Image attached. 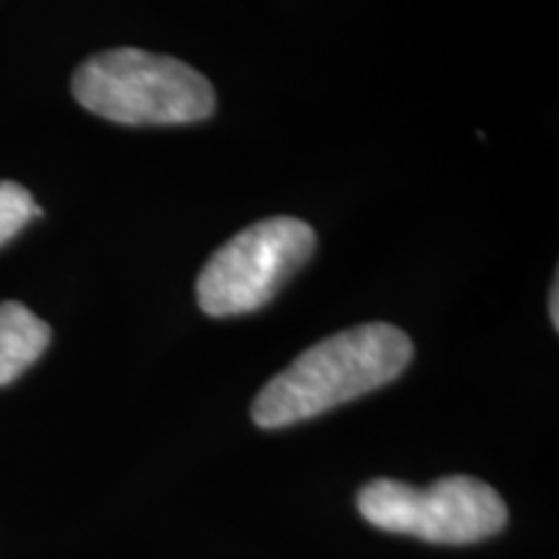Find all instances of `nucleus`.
<instances>
[{
	"label": "nucleus",
	"mask_w": 559,
	"mask_h": 559,
	"mask_svg": "<svg viewBox=\"0 0 559 559\" xmlns=\"http://www.w3.org/2000/svg\"><path fill=\"white\" fill-rule=\"evenodd\" d=\"M412 340L394 324H360L300 353L251 404V419L275 430L304 423L386 386L409 366Z\"/></svg>",
	"instance_id": "obj_1"
},
{
	"label": "nucleus",
	"mask_w": 559,
	"mask_h": 559,
	"mask_svg": "<svg viewBox=\"0 0 559 559\" xmlns=\"http://www.w3.org/2000/svg\"><path fill=\"white\" fill-rule=\"evenodd\" d=\"M83 109L120 124H190L213 115L215 91L205 75L169 55L107 50L73 75Z\"/></svg>",
	"instance_id": "obj_2"
},
{
	"label": "nucleus",
	"mask_w": 559,
	"mask_h": 559,
	"mask_svg": "<svg viewBox=\"0 0 559 559\" xmlns=\"http://www.w3.org/2000/svg\"><path fill=\"white\" fill-rule=\"evenodd\" d=\"M358 510L376 528L432 544H474L506 526L508 508L485 481L445 477L430 487L376 479L360 489Z\"/></svg>",
	"instance_id": "obj_3"
},
{
	"label": "nucleus",
	"mask_w": 559,
	"mask_h": 559,
	"mask_svg": "<svg viewBox=\"0 0 559 559\" xmlns=\"http://www.w3.org/2000/svg\"><path fill=\"white\" fill-rule=\"evenodd\" d=\"M317 249V234L298 218L251 223L223 243L202 267L198 304L207 317H239L262 309L285 280L304 267Z\"/></svg>",
	"instance_id": "obj_4"
},
{
	"label": "nucleus",
	"mask_w": 559,
	"mask_h": 559,
	"mask_svg": "<svg viewBox=\"0 0 559 559\" xmlns=\"http://www.w3.org/2000/svg\"><path fill=\"white\" fill-rule=\"evenodd\" d=\"M50 326L19 300L0 304V386L16 381L50 345Z\"/></svg>",
	"instance_id": "obj_5"
},
{
	"label": "nucleus",
	"mask_w": 559,
	"mask_h": 559,
	"mask_svg": "<svg viewBox=\"0 0 559 559\" xmlns=\"http://www.w3.org/2000/svg\"><path fill=\"white\" fill-rule=\"evenodd\" d=\"M39 215L41 207L34 202L26 187L16 181H0V247Z\"/></svg>",
	"instance_id": "obj_6"
},
{
	"label": "nucleus",
	"mask_w": 559,
	"mask_h": 559,
	"mask_svg": "<svg viewBox=\"0 0 559 559\" xmlns=\"http://www.w3.org/2000/svg\"><path fill=\"white\" fill-rule=\"evenodd\" d=\"M559 285H551V321H555V330L559 326Z\"/></svg>",
	"instance_id": "obj_7"
}]
</instances>
